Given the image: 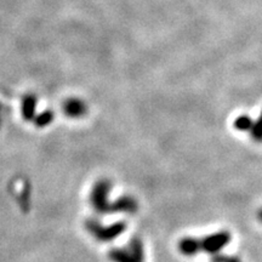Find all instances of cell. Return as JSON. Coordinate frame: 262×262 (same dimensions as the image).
Here are the masks:
<instances>
[{"label":"cell","mask_w":262,"mask_h":262,"mask_svg":"<svg viewBox=\"0 0 262 262\" xmlns=\"http://www.w3.org/2000/svg\"><path fill=\"white\" fill-rule=\"evenodd\" d=\"M231 241V234L227 231H221L217 233H214L211 235L204 238L202 241V249L205 253L216 255L220 254L221 249H224L226 245Z\"/></svg>","instance_id":"6da1fadb"},{"label":"cell","mask_w":262,"mask_h":262,"mask_svg":"<svg viewBox=\"0 0 262 262\" xmlns=\"http://www.w3.org/2000/svg\"><path fill=\"white\" fill-rule=\"evenodd\" d=\"M180 248H181V251L183 254L194 255L202 249V241H198V239H193V238L183 239L181 244H180Z\"/></svg>","instance_id":"7a4b0ae2"},{"label":"cell","mask_w":262,"mask_h":262,"mask_svg":"<svg viewBox=\"0 0 262 262\" xmlns=\"http://www.w3.org/2000/svg\"><path fill=\"white\" fill-rule=\"evenodd\" d=\"M254 120L250 117L244 114V116H239L234 120V127L239 131H250L253 127Z\"/></svg>","instance_id":"3957f363"},{"label":"cell","mask_w":262,"mask_h":262,"mask_svg":"<svg viewBox=\"0 0 262 262\" xmlns=\"http://www.w3.org/2000/svg\"><path fill=\"white\" fill-rule=\"evenodd\" d=\"M250 134L254 141H256V142H262V111L258 119L254 122L253 127H251L250 130Z\"/></svg>","instance_id":"277c9868"},{"label":"cell","mask_w":262,"mask_h":262,"mask_svg":"<svg viewBox=\"0 0 262 262\" xmlns=\"http://www.w3.org/2000/svg\"><path fill=\"white\" fill-rule=\"evenodd\" d=\"M212 262H241V260L234 256H226V255L216 254L212 256Z\"/></svg>","instance_id":"5b68a950"},{"label":"cell","mask_w":262,"mask_h":262,"mask_svg":"<svg viewBox=\"0 0 262 262\" xmlns=\"http://www.w3.org/2000/svg\"><path fill=\"white\" fill-rule=\"evenodd\" d=\"M258 219H260V220L262 221V210L258 211Z\"/></svg>","instance_id":"8992f818"}]
</instances>
